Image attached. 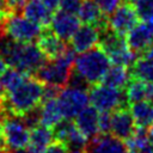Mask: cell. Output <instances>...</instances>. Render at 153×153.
I'll use <instances>...</instances> for the list:
<instances>
[{
	"instance_id": "cell-1",
	"label": "cell",
	"mask_w": 153,
	"mask_h": 153,
	"mask_svg": "<svg viewBox=\"0 0 153 153\" xmlns=\"http://www.w3.org/2000/svg\"><path fill=\"white\" fill-rule=\"evenodd\" d=\"M43 92L44 84L36 76L29 75L20 85L6 93L2 108L0 109V116H24L41 105L43 100Z\"/></svg>"
},
{
	"instance_id": "cell-2",
	"label": "cell",
	"mask_w": 153,
	"mask_h": 153,
	"mask_svg": "<svg viewBox=\"0 0 153 153\" xmlns=\"http://www.w3.org/2000/svg\"><path fill=\"white\" fill-rule=\"evenodd\" d=\"M0 53L8 66L27 74L36 73L47 61L38 45L17 42L4 35L0 38Z\"/></svg>"
},
{
	"instance_id": "cell-3",
	"label": "cell",
	"mask_w": 153,
	"mask_h": 153,
	"mask_svg": "<svg viewBox=\"0 0 153 153\" xmlns=\"http://www.w3.org/2000/svg\"><path fill=\"white\" fill-rule=\"evenodd\" d=\"M110 62L106 53L97 45L87 51L80 53V55L75 57L73 73L86 84L96 85L104 78L110 68Z\"/></svg>"
},
{
	"instance_id": "cell-4",
	"label": "cell",
	"mask_w": 153,
	"mask_h": 153,
	"mask_svg": "<svg viewBox=\"0 0 153 153\" xmlns=\"http://www.w3.org/2000/svg\"><path fill=\"white\" fill-rule=\"evenodd\" d=\"M75 61V50L72 47L67 49L56 59L49 60L35 73V76L48 86L63 88L71 79Z\"/></svg>"
},
{
	"instance_id": "cell-5",
	"label": "cell",
	"mask_w": 153,
	"mask_h": 153,
	"mask_svg": "<svg viewBox=\"0 0 153 153\" xmlns=\"http://www.w3.org/2000/svg\"><path fill=\"white\" fill-rule=\"evenodd\" d=\"M98 45L106 53L114 65L130 67L136 60V54L129 48L126 36L116 33L110 26L100 30Z\"/></svg>"
},
{
	"instance_id": "cell-6",
	"label": "cell",
	"mask_w": 153,
	"mask_h": 153,
	"mask_svg": "<svg viewBox=\"0 0 153 153\" xmlns=\"http://www.w3.org/2000/svg\"><path fill=\"white\" fill-rule=\"evenodd\" d=\"M0 121L4 141L8 149L13 151L27 147L31 128L26 124L22 116L2 115L0 116Z\"/></svg>"
},
{
	"instance_id": "cell-7",
	"label": "cell",
	"mask_w": 153,
	"mask_h": 153,
	"mask_svg": "<svg viewBox=\"0 0 153 153\" xmlns=\"http://www.w3.org/2000/svg\"><path fill=\"white\" fill-rule=\"evenodd\" d=\"M90 102L93 108L99 112H112L120 108L126 106L127 102L126 92L120 88H114L104 84L92 85L88 92Z\"/></svg>"
},
{
	"instance_id": "cell-8",
	"label": "cell",
	"mask_w": 153,
	"mask_h": 153,
	"mask_svg": "<svg viewBox=\"0 0 153 153\" xmlns=\"http://www.w3.org/2000/svg\"><path fill=\"white\" fill-rule=\"evenodd\" d=\"M44 27L27 19L25 16L12 14L2 26L4 36L22 43H32L38 39Z\"/></svg>"
},
{
	"instance_id": "cell-9",
	"label": "cell",
	"mask_w": 153,
	"mask_h": 153,
	"mask_svg": "<svg viewBox=\"0 0 153 153\" xmlns=\"http://www.w3.org/2000/svg\"><path fill=\"white\" fill-rule=\"evenodd\" d=\"M56 100L63 118L72 120L88 105L90 97L86 93V88L69 85L60 91Z\"/></svg>"
},
{
	"instance_id": "cell-10",
	"label": "cell",
	"mask_w": 153,
	"mask_h": 153,
	"mask_svg": "<svg viewBox=\"0 0 153 153\" xmlns=\"http://www.w3.org/2000/svg\"><path fill=\"white\" fill-rule=\"evenodd\" d=\"M139 14L131 2H121L117 8L108 18L109 26L118 35L127 36V33L139 24Z\"/></svg>"
},
{
	"instance_id": "cell-11",
	"label": "cell",
	"mask_w": 153,
	"mask_h": 153,
	"mask_svg": "<svg viewBox=\"0 0 153 153\" xmlns=\"http://www.w3.org/2000/svg\"><path fill=\"white\" fill-rule=\"evenodd\" d=\"M126 39L136 55H145L153 47V22H143L135 25L127 33Z\"/></svg>"
},
{
	"instance_id": "cell-12",
	"label": "cell",
	"mask_w": 153,
	"mask_h": 153,
	"mask_svg": "<svg viewBox=\"0 0 153 153\" xmlns=\"http://www.w3.org/2000/svg\"><path fill=\"white\" fill-rule=\"evenodd\" d=\"M55 140L63 142L68 148H86L88 140L71 120L63 118L53 128Z\"/></svg>"
},
{
	"instance_id": "cell-13",
	"label": "cell",
	"mask_w": 153,
	"mask_h": 153,
	"mask_svg": "<svg viewBox=\"0 0 153 153\" xmlns=\"http://www.w3.org/2000/svg\"><path fill=\"white\" fill-rule=\"evenodd\" d=\"M79 27H80V19L75 14L61 10L54 12L50 23V29L56 36H59L65 42L71 39Z\"/></svg>"
},
{
	"instance_id": "cell-14",
	"label": "cell",
	"mask_w": 153,
	"mask_h": 153,
	"mask_svg": "<svg viewBox=\"0 0 153 153\" xmlns=\"http://www.w3.org/2000/svg\"><path fill=\"white\" fill-rule=\"evenodd\" d=\"M86 153H128L129 148L124 140L112 134H99L88 141Z\"/></svg>"
},
{
	"instance_id": "cell-15",
	"label": "cell",
	"mask_w": 153,
	"mask_h": 153,
	"mask_svg": "<svg viewBox=\"0 0 153 153\" xmlns=\"http://www.w3.org/2000/svg\"><path fill=\"white\" fill-rule=\"evenodd\" d=\"M135 129H136V124L134 122L131 112L126 106L112 111L110 134L126 141L134 134Z\"/></svg>"
},
{
	"instance_id": "cell-16",
	"label": "cell",
	"mask_w": 153,
	"mask_h": 153,
	"mask_svg": "<svg viewBox=\"0 0 153 153\" xmlns=\"http://www.w3.org/2000/svg\"><path fill=\"white\" fill-rule=\"evenodd\" d=\"M100 30L91 24L80 26L71 38V45L75 53H84L94 48L99 43Z\"/></svg>"
},
{
	"instance_id": "cell-17",
	"label": "cell",
	"mask_w": 153,
	"mask_h": 153,
	"mask_svg": "<svg viewBox=\"0 0 153 153\" xmlns=\"http://www.w3.org/2000/svg\"><path fill=\"white\" fill-rule=\"evenodd\" d=\"M99 111L93 106H86L75 116V126L82 133V135L90 141L99 135Z\"/></svg>"
},
{
	"instance_id": "cell-18",
	"label": "cell",
	"mask_w": 153,
	"mask_h": 153,
	"mask_svg": "<svg viewBox=\"0 0 153 153\" xmlns=\"http://www.w3.org/2000/svg\"><path fill=\"white\" fill-rule=\"evenodd\" d=\"M37 45L41 49V51L44 54L47 60H54L59 57L66 49L67 45L63 39H61L59 36H56L51 29L44 27L41 36L37 39Z\"/></svg>"
},
{
	"instance_id": "cell-19",
	"label": "cell",
	"mask_w": 153,
	"mask_h": 153,
	"mask_svg": "<svg viewBox=\"0 0 153 153\" xmlns=\"http://www.w3.org/2000/svg\"><path fill=\"white\" fill-rule=\"evenodd\" d=\"M79 19L85 24H91L97 26L99 30L109 25L106 14L100 10L96 0H82L81 6L78 12Z\"/></svg>"
},
{
	"instance_id": "cell-20",
	"label": "cell",
	"mask_w": 153,
	"mask_h": 153,
	"mask_svg": "<svg viewBox=\"0 0 153 153\" xmlns=\"http://www.w3.org/2000/svg\"><path fill=\"white\" fill-rule=\"evenodd\" d=\"M23 14L42 27H48L50 26L54 12L43 0H27L23 6Z\"/></svg>"
},
{
	"instance_id": "cell-21",
	"label": "cell",
	"mask_w": 153,
	"mask_h": 153,
	"mask_svg": "<svg viewBox=\"0 0 153 153\" xmlns=\"http://www.w3.org/2000/svg\"><path fill=\"white\" fill-rule=\"evenodd\" d=\"M54 140H55V136H54L53 129L39 123L33 128H31L30 130L27 148L32 153H42L54 142Z\"/></svg>"
},
{
	"instance_id": "cell-22",
	"label": "cell",
	"mask_w": 153,
	"mask_h": 153,
	"mask_svg": "<svg viewBox=\"0 0 153 153\" xmlns=\"http://www.w3.org/2000/svg\"><path fill=\"white\" fill-rule=\"evenodd\" d=\"M124 92H126L127 102L129 104L141 100H148L152 99L153 97V84L130 76L124 88Z\"/></svg>"
},
{
	"instance_id": "cell-23",
	"label": "cell",
	"mask_w": 153,
	"mask_h": 153,
	"mask_svg": "<svg viewBox=\"0 0 153 153\" xmlns=\"http://www.w3.org/2000/svg\"><path fill=\"white\" fill-rule=\"evenodd\" d=\"M56 98L43 99L39 105V123L51 129L63 120Z\"/></svg>"
},
{
	"instance_id": "cell-24",
	"label": "cell",
	"mask_w": 153,
	"mask_h": 153,
	"mask_svg": "<svg viewBox=\"0 0 153 153\" xmlns=\"http://www.w3.org/2000/svg\"><path fill=\"white\" fill-rule=\"evenodd\" d=\"M130 112L136 127L149 129L153 126V103L148 100H141L131 103Z\"/></svg>"
},
{
	"instance_id": "cell-25",
	"label": "cell",
	"mask_w": 153,
	"mask_h": 153,
	"mask_svg": "<svg viewBox=\"0 0 153 153\" xmlns=\"http://www.w3.org/2000/svg\"><path fill=\"white\" fill-rule=\"evenodd\" d=\"M129 79H130L129 69H127V67H124V66L115 65L108 69L104 78L102 79L100 84H104V85L114 87V88L123 90V88H126Z\"/></svg>"
},
{
	"instance_id": "cell-26",
	"label": "cell",
	"mask_w": 153,
	"mask_h": 153,
	"mask_svg": "<svg viewBox=\"0 0 153 153\" xmlns=\"http://www.w3.org/2000/svg\"><path fill=\"white\" fill-rule=\"evenodd\" d=\"M131 78L141 79L149 84H153V65L146 59V56L137 57L129 68Z\"/></svg>"
},
{
	"instance_id": "cell-27",
	"label": "cell",
	"mask_w": 153,
	"mask_h": 153,
	"mask_svg": "<svg viewBox=\"0 0 153 153\" xmlns=\"http://www.w3.org/2000/svg\"><path fill=\"white\" fill-rule=\"evenodd\" d=\"M30 74L22 72L17 68H7L0 76V85L5 90V92H10L13 88H16L18 85H20Z\"/></svg>"
},
{
	"instance_id": "cell-28",
	"label": "cell",
	"mask_w": 153,
	"mask_h": 153,
	"mask_svg": "<svg viewBox=\"0 0 153 153\" xmlns=\"http://www.w3.org/2000/svg\"><path fill=\"white\" fill-rule=\"evenodd\" d=\"M133 5L143 22H153V0H134Z\"/></svg>"
},
{
	"instance_id": "cell-29",
	"label": "cell",
	"mask_w": 153,
	"mask_h": 153,
	"mask_svg": "<svg viewBox=\"0 0 153 153\" xmlns=\"http://www.w3.org/2000/svg\"><path fill=\"white\" fill-rule=\"evenodd\" d=\"M12 14H14V11L8 5L7 0H0V29L1 30L4 24L10 19Z\"/></svg>"
},
{
	"instance_id": "cell-30",
	"label": "cell",
	"mask_w": 153,
	"mask_h": 153,
	"mask_svg": "<svg viewBox=\"0 0 153 153\" xmlns=\"http://www.w3.org/2000/svg\"><path fill=\"white\" fill-rule=\"evenodd\" d=\"M81 2H82V0H62L61 5H60V10L68 12V13L76 14L79 12Z\"/></svg>"
},
{
	"instance_id": "cell-31",
	"label": "cell",
	"mask_w": 153,
	"mask_h": 153,
	"mask_svg": "<svg viewBox=\"0 0 153 153\" xmlns=\"http://www.w3.org/2000/svg\"><path fill=\"white\" fill-rule=\"evenodd\" d=\"M99 129L102 134H110L111 130V112L99 114Z\"/></svg>"
},
{
	"instance_id": "cell-32",
	"label": "cell",
	"mask_w": 153,
	"mask_h": 153,
	"mask_svg": "<svg viewBox=\"0 0 153 153\" xmlns=\"http://www.w3.org/2000/svg\"><path fill=\"white\" fill-rule=\"evenodd\" d=\"M120 1L121 0H96V2L99 5L100 10L106 14H111L116 8L117 6L120 5Z\"/></svg>"
},
{
	"instance_id": "cell-33",
	"label": "cell",
	"mask_w": 153,
	"mask_h": 153,
	"mask_svg": "<svg viewBox=\"0 0 153 153\" xmlns=\"http://www.w3.org/2000/svg\"><path fill=\"white\" fill-rule=\"evenodd\" d=\"M42 153H69V149L63 142L56 140L47 149H44Z\"/></svg>"
},
{
	"instance_id": "cell-34",
	"label": "cell",
	"mask_w": 153,
	"mask_h": 153,
	"mask_svg": "<svg viewBox=\"0 0 153 153\" xmlns=\"http://www.w3.org/2000/svg\"><path fill=\"white\" fill-rule=\"evenodd\" d=\"M26 1H27V0H7L8 5L11 6V8H12L14 12L19 11L20 8H23V6L25 5Z\"/></svg>"
},
{
	"instance_id": "cell-35",
	"label": "cell",
	"mask_w": 153,
	"mask_h": 153,
	"mask_svg": "<svg viewBox=\"0 0 153 153\" xmlns=\"http://www.w3.org/2000/svg\"><path fill=\"white\" fill-rule=\"evenodd\" d=\"M43 1L53 12H56L57 8H60V5H61L62 0H43Z\"/></svg>"
},
{
	"instance_id": "cell-36",
	"label": "cell",
	"mask_w": 153,
	"mask_h": 153,
	"mask_svg": "<svg viewBox=\"0 0 153 153\" xmlns=\"http://www.w3.org/2000/svg\"><path fill=\"white\" fill-rule=\"evenodd\" d=\"M6 69H7V62L5 61L4 56H2L1 53H0V76H1V74H2Z\"/></svg>"
},
{
	"instance_id": "cell-37",
	"label": "cell",
	"mask_w": 153,
	"mask_h": 153,
	"mask_svg": "<svg viewBox=\"0 0 153 153\" xmlns=\"http://www.w3.org/2000/svg\"><path fill=\"white\" fill-rule=\"evenodd\" d=\"M145 56H146V59L153 65V47H151L147 51H146V54H145Z\"/></svg>"
},
{
	"instance_id": "cell-38",
	"label": "cell",
	"mask_w": 153,
	"mask_h": 153,
	"mask_svg": "<svg viewBox=\"0 0 153 153\" xmlns=\"http://www.w3.org/2000/svg\"><path fill=\"white\" fill-rule=\"evenodd\" d=\"M2 149H7V147L5 145L4 136H2V133H1V121H0V151H2Z\"/></svg>"
},
{
	"instance_id": "cell-39",
	"label": "cell",
	"mask_w": 153,
	"mask_h": 153,
	"mask_svg": "<svg viewBox=\"0 0 153 153\" xmlns=\"http://www.w3.org/2000/svg\"><path fill=\"white\" fill-rule=\"evenodd\" d=\"M10 153H32L29 148H19V149H13L12 152H10Z\"/></svg>"
},
{
	"instance_id": "cell-40",
	"label": "cell",
	"mask_w": 153,
	"mask_h": 153,
	"mask_svg": "<svg viewBox=\"0 0 153 153\" xmlns=\"http://www.w3.org/2000/svg\"><path fill=\"white\" fill-rule=\"evenodd\" d=\"M69 153H86L85 148H72Z\"/></svg>"
},
{
	"instance_id": "cell-41",
	"label": "cell",
	"mask_w": 153,
	"mask_h": 153,
	"mask_svg": "<svg viewBox=\"0 0 153 153\" xmlns=\"http://www.w3.org/2000/svg\"><path fill=\"white\" fill-rule=\"evenodd\" d=\"M148 137H149V141H151V143L153 145V126L148 129Z\"/></svg>"
},
{
	"instance_id": "cell-42",
	"label": "cell",
	"mask_w": 153,
	"mask_h": 153,
	"mask_svg": "<svg viewBox=\"0 0 153 153\" xmlns=\"http://www.w3.org/2000/svg\"><path fill=\"white\" fill-rule=\"evenodd\" d=\"M121 1H122V2H131V4H133L134 0H121Z\"/></svg>"
},
{
	"instance_id": "cell-43",
	"label": "cell",
	"mask_w": 153,
	"mask_h": 153,
	"mask_svg": "<svg viewBox=\"0 0 153 153\" xmlns=\"http://www.w3.org/2000/svg\"><path fill=\"white\" fill-rule=\"evenodd\" d=\"M0 153H10V152H7V149H2V151H0Z\"/></svg>"
},
{
	"instance_id": "cell-44",
	"label": "cell",
	"mask_w": 153,
	"mask_h": 153,
	"mask_svg": "<svg viewBox=\"0 0 153 153\" xmlns=\"http://www.w3.org/2000/svg\"><path fill=\"white\" fill-rule=\"evenodd\" d=\"M2 35H4V33H2V30H1V29H0V38H1V37H2Z\"/></svg>"
},
{
	"instance_id": "cell-45",
	"label": "cell",
	"mask_w": 153,
	"mask_h": 153,
	"mask_svg": "<svg viewBox=\"0 0 153 153\" xmlns=\"http://www.w3.org/2000/svg\"><path fill=\"white\" fill-rule=\"evenodd\" d=\"M152 103H153V97H152Z\"/></svg>"
}]
</instances>
